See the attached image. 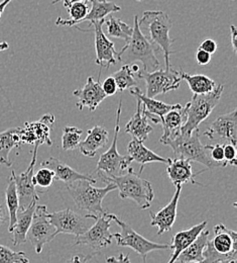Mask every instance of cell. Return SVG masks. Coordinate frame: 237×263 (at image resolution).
I'll return each mask as SVG.
<instances>
[{
    "instance_id": "33",
    "label": "cell",
    "mask_w": 237,
    "mask_h": 263,
    "mask_svg": "<svg viewBox=\"0 0 237 263\" xmlns=\"http://www.w3.org/2000/svg\"><path fill=\"white\" fill-rule=\"evenodd\" d=\"M67 10L71 18L64 20L59 16L56 21V25L58 27H75L82 24L83 18L89 11V5L85 2H72L67 7Z\"/></svg>"
},
{
    "instance_id": "13",
    "label": "cell",
    "mask_w": 237,
    "mask_h": 263,
    "mask_svg": "<svg viewBox=\"0 0 237 263\" xmlns=\"http://www.w3.org/2000/svg\"><path fill=\"white\" fill-rule=\"evenodd\" d=\"M210 142L214 144H231L236 146L237 110L218 117L205 132Z\"/></svg>"
},
{
    "instance_id": "56",
    "label": "cell",
    "mask_w": 237,
    "mask_h": 263,
    "mask_svg": "<svg viewBox=\"0 0 237 263\" xmlns=\"http://www.w3.org/2000/svg\"><path fill=\"white\" fill-rule=\"evenodd\" d=\"M232 1H234V0H232Z\"/></svg>"
},
{
    "instance_id": "30",
    "label": "cell",
    "mask_w": 237,
    "mask_h": 263,
    "mask_svg": "<svg viewBox=\"0 0 237 263\" xmlns=\"http://www.w3.org/2000/svg\"><path fill=\"white\" fill-rule=\"evenodd\" d=\"M209 231L203 230L200 235L178 256L177 261L180 263L199 262L204 260V249L206 248Z\"/></svg>"
},
{
    "instance_id": "2",
    "label": "cell",
    "mask_w": 237,
    "mask_h": 263,
    "mask_svg": "<svg viewBox=\"0 0 237 263\" xmlns=\"http://www.w3.org/2000/svg\"><path fill=\"white\" fill-rule=\"evenodd\" d=\"M98 174L103 182L106 184L113 183L116 186L120 198L134 200L141 210H146L150 206L155 198L152 183L141 178L140 174L134 171V168L130 167L124 174L119 176H107L101 171H98Z\"/></svg>"
},
{
    "instance_id": "18",
    "label": "cell",
    "mask_w": 237,
    "mask_h": 263,
    "mask_svg": "<svg viewBox=\"0 0 237 263\" xmlns=\"http://www.w3.org/2000/svg\"><path fill=\"white\" fill-rule=\"evenodd\" d=\"M181 192H182V185L176 186V193L167 205H165L163 209H161L157 213H153L152 211H149L150 225L158 228L159 236H161L166 232H169L173 228L177 218V209H178V202L180 199Z\"/></svg>"
},
{
    "instance_id": "49",
    "label": "cell",
    "mask_w": 237,
    "mask_h": 263,
    "mask_svg": "<svg viewBox=\"0 0 237 263\" xmlns=\"http://www.w3.org/2000/svg\"><path fill=\"white\" fill-rule=\"evenodd\" d=\"M11 1H13V0H3V1L0 2V18H1V16H2V14H3V12H4L5 8H6V6H7Z\"/></svg>"
},
{
    "instance_id": "40",
    "label": "cell",
    "mask_w": 237,
    "mask_h": 263,
    "mask_svg": "<svg viewBox=\"0 0 237 263\" xmlns=\"http://www.w3.org/2000/svg\"><path fill=\"white\" fill-rule=\"evenodd\" d=\"M210 157L214 162L221 164L223 167H226L228 165L224 159L223 145H220V144L210 145Z\"/></svg>"
},
{
    "instance_id": "32",
    "label": "cell",
    "mask_w": 237,
    "mask_h": 263,
    "mask_svg": "<svg viewBox=\"0 0 237 263\" xmlns=\"http://www.w3.org/2000/svg\"><path fill=\"white\" fill-rule=\"evenodd\" d=\"M182 80H185L194 95H205L211 92L215 87L216 83L213 79L206 75H190L184 72L182 69L179 71Z\"/></svg>"
},
{
    "instance_id": "10",
    "label": "cell",
    "mask_w": 237,
    "mask_h": 263,
    "mask_svg": "<svg viewBox=\"0 0 237 263\" xmlns=\"http://www.w3.org/2000/svg\"><path fill=\"white\" fill-rule=\"evenodd\" d=\"M48 213L46 205H36L32 225L27 234V239L30 240L37 254L42 251L46 244L56 237L55 228L49 221Z\"/></svg>"
},
{
    "instance_id": "46",
    "label": "cell",
    "mask_w": 237,
    "mask_h": 263,
    "mask_svg": "<svg viewBox=\"0 0 237 263\" xmlns=\"http://www.w3.org/2000/svg\"><path fill=\"white\" fill-rule=\"evenodd\" d=\"M230 39H231V46H232L233 52H234V54H236L237 29L233 25H230Z\"/></svg>"
},
{
    "instance_id": "11",
    "label": "cell",
    "mask_w": 237,
    "mask_h": 263,
    "mask_svg": "<svg viewBox=\"0 0 237 263\" xmlns=\"http://www.w3.org/2000/svg\"><path fill=\"white\" fill-rule=\"evenodd\" d=\"M95 224L84 234L76 236V245H86L95 251L106 248L112 243L113 234L110 233L112 220L107 213L95 218Z\"/></svg>"
},
{
    "instance_id": "48",
    "label": "cell",
    "mask_w": 237,
    "mask_h": 263,
    "mask_svg": "<svg viewBox=\"0 0 237 263\" xmlns=\"http://www.w3.org/2000/svg\"><path fill=\"white\" fill-rule=\"evenodd\" d=\"M6 222V213L3 205L0 203V228Z\"/></svg>"
},
{
    "instance_id": "17",
    "label": "cell",
    "mask_w": 237,
    "mask_h": 263,
    "mask_svg": "<svg viewBox=\"0 0 237 263\" xmlns=\"http://www.w3.org/2000/svg\"><path fill=\"white\" fill-rule=\"evenodd\" d=\"M73 96L79 99L76 103L78 109L82 110L84 107H88L90 111L96 110L102 101L107 98L102 89L100 78L98 77V80L95 81L91 76L87 78L86 84L83 88L74 90Z\"/></svg>"
},
{
    "instance_id": "21",
    "label": "cell",
    "mask_w": 237,
    "mask_h": 263,
    "mask_svg": "<svg viewBox=\"0 0 237 263\" xmlns=\"http://www.w3.org/2000/svg\"><path fill=\"white\" fill-rule=\"evenodd\" d=\"M167 174L175 186L183 185L184 183H192L203 186V184L195 180L197 174L193 173L191 162L186 159L169 158L167 167Z\"/></svg>"
},
{
    "instance_id": "5",
    "label": "cell",
    "mask_w": 237,
    "mask_h": 263,
    "mask_svg": "<svg viewBox=\"0 0 237 263\" xmlns=\"http://www.w3.org/2000/svg\"><path fill=\"white\" fill-rule=\"evenodd\" d=\"M174 152L175 158H183L188 161H195L213 171L216 168H223L221 164L214 162L210 157V145H203L200 141L199 130L190 135L180 133L175 139L167 142Z\"/></svg>"
},
{
    "instance_id": "52",
    "label": "cell",
    "mask_w": 237,
    "mask_h": 263,
    "mask_svg": "<svg viewBox=\"0 0 237 263\" xmlns=\"http://www.w3.org/2000/svg\"><path fill=\"white\" fill-rule=\"evenodd\" d=\"M60 1H63V2H64V6L67 8L69 5L72 3L73 0H54V1H52V4H56V3L60 2Z\"/></svg>"
},
{
    "instance_id": "23",
    "label": "cell",
    "mask_w": 237,
    "mask_h": 263,
    "mask_svg": "<svg viewBox=\"0 0 237 263\" xmlns=\"http://www.w3.org/2000/svg\"><path fill=\"white\" fill-rule=\"evenodd\" d=\"M131 93L136 97V99H139L142 105V109L144 114L147 116L148 121H152L154 124H160V119L164 117L168 111L173 109L176 104H167L163 101L157 100L155 99L147 98L145 95H143L138 87L130 88Z\"/></svg>"
},
{
    "instance_id": "34",
    "label": "cell",
    "mask_w": 237,
    "mask_h": 263,
    "mask_svg": "<svg viewBox=\"0 0 237 263\" xmlns=\"http://www.w3.org/2000/svg\"><path fill=\"white\" fill-rule=\"evenodd\" d=\"M5 198H6V206L9 213V225L8 231L11 233L13 226L16 222V215L19 210V198L16 191V185L12 176L8 179V184L5 190Z\"/></svg>"
},
{
    "instance_id": "14",
    "label": "cell",
    "mask_w": 237,
    "mask_h": 263,
    "mask_svg": "<svg viewBox=\"0 0 237 263\" xmlns=\"http://www.w3.org/2000/svg\"><path fill=\"white\" fill-rule=\"evenodd\" d=\"M38 146L39 145H37V144L34 145V153H33V158H32L31 164L25 172L16 175V173L13 170L11 171V176L14 179L17 195L19 198V210L27 209L32 202L37 201L39 199V197H38L37 192L34 186V181H33Z\"/></svg>"
},
{
    "instance_id": "24",
    "label": "cell",
    "mask_w": 237,
    "mask_h": 263,
    "mask_svg": "<svg viewBox=\"0 0 237 263\" xmlns=\"http://www.w3.org/2000/svg\"><path fill=\"white\" fill-rule=\"evenodd\" d=\"M206 226L207 221H204L198 225L191 227L188 230L180 231L176 233L171 238V242L169 243L173 252L168 263L176 262L178 256L200 235L202 231L205 230Z\"/></svg>"
},
{
    "instance_id": "50",
    "label": "cell",
    "mask_w": 237,
    "mask_h": 263,
    "mask_svg": "<svg viewBox=\"0 0 237 263\" xmlns=\"http://www.w3.org/2000/svg\"><path fill=\"white\" fill-rule=\"evenodd\" d=\"M217 263H237V254H234L226 259H223L221 261H218Z\"/></svg>"
},
{
    "instance_id": "55",
    "label": "cell",
    "mask_w": 237,
    "mask_h": 263,
    "mask_svg": "<svg viewBox=\"0 0 237 263\" xmlns=\"http://www.w3.org/2000/svg\"><path fill=\"white\" fill-rule=\"evenodd\" d=\"M136 1H142V0H136Z\"/></svg>"
},
{
    "instance_id": "28",
    "label": "cell",
    "mask_w": 237,
    "mask_h": 263,
    "mask_svg": "<svg viewBox=\"0 0 237 263\" xmlns=\"http://www.w3.org/2000/svg\"><path fill=\"white\" fill-rule=\"evenodd\" d=\"M35 206L36 201H34L27 209L18 210L16 215V222L11 232L13 235L12 242L14 246H19L27 243V234L33 222Z\"/></svg>"
},
{
    "instance_id": "41",
    "label": "cell",
    "mask_w": 237,
    "mask_h": 263,
    "mask_svg": "<svg viewBox=\"0 0 237 263\" xmlns=\"http://www.w3.org/2000/svg\"><path fill=\"white\" fill-rule=\"evenodd\" d=\"M223 152H224V159L227 164L231 166L236 165V146L231 144L223 145Z\"/></svg>"
},
{
    "instance_id": "19",
    "label": "cell",
    "mask_w": 237,
    "mask_h": 263,
    "mask_svg": "<svg viewBox=\"0 0 237 263\" xmlns=\"http://www.w3.org/2000/svg\"><path fill=\"white\" fill-rule=\"evenodd\" d=\"M160 120V124L163 126V136L161 138V143L166 145L167 142L180 135L181 129L186 121V108L182 104L177 103L173 109H170Z\"/></svg>"
},
{
    "instance_id": "15",
    "label": "cell",
    "mask_w": 237,
    "mask_h": 263,
    "mask_svg": "<svg viewBox=\"0 0 237 263\" xmlns=\"http://www.w3.org/2000/svg\"><path fill=\"white\" fill-rule=\"evenodd\" d=\"M55 117L52 114H47L39 121L27 123L25 129L20 130L21 144H37L52 146L51 131L54 128Z\"/></svg>"
},
{
    "instance_id": "20",
    "label": "cell",
    "mask_w": 237,
    "mask_h": 263,
    "mask_svg": "<svg viewBox=\"0 0 237 263\" xmlns=\"http://www.w3.org/2000/svg\"><path fill=\"white\" fill-rule=\"evenodd\" d=\"M40 166L51 169L55 174V179L61 180L67 185L72 184L77 180H87L91 183H96V179H94L91 175L80 173L55 157H50L47 160L42 161Z\"/></svg>"
},
{
    "instance_id": "43",
    "label": "cell",
    "mask_w": 237,
    "mask_h": 263,
    "mask_svg": "<svg viewBox=\"0 0 237 263\" xmlns=\"http://www.w3.org/2000/svg\"><path fill=\"white\" fill-rule=\"evenodd\" d=\"M211 58H212V55L205 52L201 49H198L197 52L195 53V60L197 62V64L200 66L208 65L211 61Z\"/></svg>"
},
{
    "instance_id": "54",
    "label": "cell",
    "mask_w": 237,
    "mask_h": 263,
    "mask_svg": "<svg viewBox=\"0 0 237 263\" xmlns=\"http://www.w3.org/2000/svg\"><path fill=\"white\" fill-rule=\"evenodd\" d=\"M192 263H208V262H207V260H205V259H204V260H202V261H199V262H192Z\"/></svg>"
},
{
    "instance_id": "25",
    "label": "cell",
    "mask_w": 237,
    "mask_h": 263,
    "mask_svg": "<svg viewBox=\"0 0 237 263\" xmlns=\"http://www.w3.org/2000/svg\"><path fill=\"white\" fill-rule=\"evenodd\" d=\"M127 155L130 156V158L132 159V161L137 162L141 165L138 174H141L143 169H144V165L148 164V163H166L168 164L169 158H164L158 154H156L154 151L149 150L148 148H146L143 145V142L137 141L136 139H133L128 146H127Z\"/></svg>"
},
{
    "instance_id": "22",
    "label": "cell",
    "mask_w": 237,
    "mask_h": 263,
    "mask_svg": "<svg viewBox=\"0 0 237 263\" xmlns=\"http://www.w3.org/2000/svg\"><path fill=\"white\" fill-rule=\"evenodd\" d=\"M214 238L209 242L218 254L229 256L237 253L236 232L228 229L223 224H218L214 228Z\"/></svg>"
},
{
    "instance_id": "31",
    "label": "cell",
    "mask_w": 237,
    "mask_h": 263,
    "mask_svg": "<svg viewBox=\"0 0 237 263\" xmlns=\"http://www.w3.org/2000/svg\"><path fill=\"white\" fill-rule=\"evenodd\" d=\"M90 2L92 4V6H91V8H89L87 15L83 18L82 23L89 22L91 25L94 22L105 20L106 16H108L109 14H111L113 12H118L121 10L120 6L116 5L112 1L91 0Z\"/></svg>"
},
{
    "instance_id": "27",
    "label": "cell",
    "mask_w": 237,
    "mask_h": 263,
    "mask_svg": "<svg viewBox=\"0 0 237 263\" xmlns=\"http://www.w3.org/2000/svg\"><path fill=\"white\" fill-rule=\"evenodd\" d=\"M124 131L132 135L134 139L140 142L146 141L148 138V135L153 132V128L148 124V118L144 114L139 99H137L136 114L126 124Z\"/></svg>"
},
{
    "instance_id": "29",
    "label": "cell",
    "mask_w": 237,
    "mask_h": 263,
    "mask_svg": "<svg viewBox=\"0 0 237 263\" xmlns=\"http://www.w3.org/2000/svg\"><path fill=\"white\" fill-rule=\"evenodd\" d=\"M20 130L21 128H11L0 133V164L6 167L12 165L9 153L13 148H18L21 145Z\"/></svg>"
},
{
    "instance_id": "7",
    "label": "cell",
    "mask_w": 237,
    "mask_h": 263,
    "mask_svg": "<svg viewBox=\"0 0 237 263\" xmlns=\"http://www.w3.org/2000/svg\"><path fill=\"white\" fill-rule=\"evenodd\" d=\"M110 219L114 221L119 227L120 232L113 234V238L116 239L117 245L121 247H130L134 251H136L138 255L142 258L143 263H146V258L148 253L156 251V250H165L170 249L169 244H160L148 241L136 231L133 229V227L127 224L126 222L120 220L116 215L108 214Z\"/></svg>"
},
{
    "instance_id": "16",
    "label": "cell",
    "mask_w": 237,
    "mask_h": 263,
    "mask_svg": "<svg viewBox=\"0 0 237 263\" xmlns=\"http://www.w3.org/2000/svg\"><path fill=\"white\" fill-rule=\"evenodd\" d=\"M105 20L92 23L89 27H93L95 35V52L96 64L100 68H108L116 64L117 52L114 48V43L111 42L103 32V25Z\"/></svg>"
},
{
    "instance_id": "39",
    "label": "cell",
    "mask_w": 237,
    "mask_h": 263,
    "mask_svg": "<svg viewBox=\"0 0 237 263\" xmlns=\"http://www.w3.org/2000/svg\"><path fill=\"white\" fill-rule=\"evenodd\" d=\"M54 179H55L54 172L47 167H41L34 173L33 181H34V186L47 189L52 185V183L54 182Z\"/></svg>"
},
{
    "instance_id": "4",
    "label": "cell",
    "mask_w": 237,
    "mask_h": 263,
    "mask_svg": "<svg viewBox=\"0 0 237 263\" xmlns=\"http://www.w3.org/2000/svg\"><path fill=\"white\" fill-rule=\"evenodd\" d=\"M115 190L116 186L113 183H107V186L98 189L92 186V183L87 180H77L67 185L69 195L73 198L75 205L88 213L86 218L94 220L106 213L102 206V201L109 193Z\"/></svg>"
},
{
    "instance_id": "36",
    "label": "cell",
    "mask_w": 237,
    "mask_h": 263,
    "mask_svg": "<svg viewBox=\"0 0 237 263\" xmlns=\"http://www.w3.org/2000/svg\"><path fill=\"white\" fill-rule=\"evenodd\" d=\"M112 77L115 80L117 89L119 91H124L126 89L136 87V74L133 72L131 65H123L118 71L113 73Z\"/></svg>"
},
{
    "instance_id": "51",
    "label": "cell",
    "mask_w": 237,
    "mask_h": 263,
    "mask_svg": "<svg viewBox=\"0 0 237 263\" xmlns=\"http://www.w3.org/2000/svg\"><path fill=\"white\" fill-rule=\"evenodd\" d=\"M8 48H9V45L7 42H0V52L6 51L8 50Z\"/></svg>"
},
{
    "instance_id": "1",
    "label": "cell",
    "mask_w": 237,
    "mask_h": 263,
    "mask_svg": "<svg viewBox=\"0 0 237 263\" xmlns=\"http://www.w3.org/2000/svg\"><path fill=\"white\" fill-rule=\"evenodd\" d=\"M116 57L123 65L140 62L145 72H153L160 69L161 64L156 56V47L141 32L138 25V15L134 17V28L130 41L120 52H117Z\"/></svg>"
},
{
    "instance_id": "45",
    "label": "cell",
    "mask_w": 237,
    "mask_h": 263,
    "mask_svg": "<svg viewBox=\"0 0 237 263\" xmlns=\"http://www.w3.org/2000/svg\"><path fill=\"white\" fill-rule=\"evenodd\" d=\"M106 262L107 263H131L130 260V254L125 255L120 253L119 256H111V257H106Z\"/></svg>"
},
{
    "instance_id": "38",
    "label": "cell",
    "mask_w": 237,
    "mask_h": 263,
    "mask_svg": "<svg viewBox=\"0 0 237 263\" xmlns=\"http://www.w3.org/2000/svg\"><path fill=\"white\" fill-rule=\"evenodd\" d=\"M0 263H30L25 252H16L0 244Z\"/></svg>"
},
{
    "instance_id": "37",
    "label": "cell",
    "mask_w": 237,
    "mask_h": 263,
    "mask_svg": "<svg viewBox=\"0 0 237 263\" xmlns=\"http://www.w3.org/2000/svg\"><path fill=\"white\" fill-rule=\"evenodd\" d=\"M82 133V130L76 127H65L62 136V148L65 151L77 149L81 142Z\"/></svg>"
},
{
    "instance_id": "26",
    "label": "cell",
    "mask_w": 237,
    "mask_h": 263,
    "mask_svg": "<svg viewBox=\"0 0 237 263\" xmlns=\"http://www.w3.org/2000/svg\"><path fill=\"white\" fill-rule=\"evenodd\" d=\"M109 134L107 130L100 126L88 130L87 137L79 144V149L84 156L94 157L99 149L103 148L108 142Z\"/></svg>"
},
{
    "instance_id": "3",
    "label": "cell",
    "mask_w": 237,
    "mask_h": 263,
    "mask_svg": "<svg viewBox=\"0 0 237 263\" xmlns=\"http://www.w3.org/2000/svg\"><path fill=\"white\" fill-rule=\"evenodd\" d=\"M139 28L147 32L148 40L157 48H160L165 57L166 69H169L170 55L174 53L171 48L175 40L169 36V31L173 28L171 20L169 14L162 10H146L142 13V17L138 18Z\"/></svg>"
},
{
    "instance_id": "8",
    "label": "cell",
    "mask_w": 237,
    "mask_h": 263,
    "mask_svg": "<svg viewBox=\"0 0 237 263\" xmlns=\"http://www.w3.org/2000/svg\"><path fill=\"white\" fill-rule=\"evenodd\" d=\"M122 110V100L119 101L118 107L116 110V122L114 136L110 148L104 152L100 156V159L97 164V172L101 171L107 176H119L124 174L127 169L131 167L132 159L128 155H120L117 150V141L120 132V118Z\"/></svg>"
},
{
    "instance_id": "53",
    "label": "cell",
    "mask_w": 237,
    "mask_h": 263,
    "mask_svg": "<svg viewBox=\"0 0 237 263\" xmlns=\"http://www.w3.org/2000/svg\"><path fill=\"white\" fill-rule=\"evenodd\" d=\"M91 0H73L72 2H85V3H88L90 2Z\"/></svg>"
},
{
    "instance_id": "47",
    "label": "cell",
    "mask_w": 237,
    "mask_h": 263,
    "mask_svg": "<svg viewBox=\"0 0 237 263\" xmlns=\"http://www.w3.org/2000/svg\"><path fill=\"white\" fill-rule=\"evenodd\" d=\"M90 258V256H84V255H74L66 260L65 263H86Z\"/></svg>"
},
{
    "instance_id": "44",
    "label": "cell",
    "mask_w": 237,
    "mask_h": 263,
    "mask_svg": "<svg viewBox=\"0 0 237 263\" xmlns=\"http://www.w3.org/2000/svg\"><path fill=\"white\" fill-rule=\"evenodd\" d=\"M199 49H201V50H203L205 52L213 55L217 51V44L212 39H206L200 44Z\"/></svg>"
},
{
    "instance_id": "42",
    "label": "cell",
    "mask_w": 237,
    "mask_h": 263,
    "mask_svg": "<svg viewBox=\"0 0 237 263\" xmlns=\"http://www.w3.org/2000/svg\"><path fill=\"white\" fill-rule=\"evenodd\" d=\"M102 89L104 91V93L106 95V97H112L114 96L118 89H117V85L115 83V80L112 76L110 77H107L103 83L101 84Z\"/></svg>"
},
{
    "instance_id": "12",
    "label": "cell",
    "mask_w": 237,
    "mask_h": 263,
    "mask_svg": "<svg viewBox=\"0 0 237 263\" xmlns=\"http://www.w3.org/2000/svg\"><path fill=\"white\" fill-rule=\"evenodd\" d=\"M50 223L55 228V235L70 234L79 236L88 230V218L71 209L48 213Z\"/></svg>"
},
{
    "instance_id": "35",
    "label": "cell",
    "mask_w": 237,
    "mask_h": 263,
    "mask_svg": "<svg viewBox=\"0 0 237 263\" xmlns=\"http://www.w3.org/2000/svg\"><path fill=\"white\" fill-rule=\"evenodd\" d=\"M108 16V20H105L104 22V24L106 25L108 35L116 39H121L127 43L132 36L133 28H131L127 24L119 18H116L110 14Z\"/></svg>"
},
{
    "instance_id": "9",
    "label": "cell",
    "mask_w": 237,
    "mask_h": 263,
    "mask_svg": "<svg viewBox=\"0 0 237 263\" xmlns=\"http://www.w3.org/2000/svg\"><path fill=\"white\" fill-rule=\"evenodd\" d=\"M139 79L144 80L146 84V97L155 99L157 96L167 93L179 88L182 78L179 71L169 69H158L153 72L144 70L136 73Z\"/></svg>"
},
{
    "instance_id": "6",
    "label": "cell",
    "mask_w": 237,
    "mask_h": 263,
    "mask_svg": "<svg viewBox=\"0 0 237 263\" xmlns=\"http://www.w3.org/2000/svg\"><path fill=\"white\" fill-rule=\"evenodd\" d=\"M223 90V84H218L209 93L193 96L192 99L185 105L186 121L181 129V134L190 135L195 130H198L200 124L210 116L219 103Z\"/></svg>"
}]
</instances>
